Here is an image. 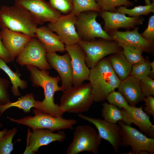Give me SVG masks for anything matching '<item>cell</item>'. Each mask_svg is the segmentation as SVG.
<instances>
[{
  "mask_svg": "<svg viewBox=\"0 0 154 154\" xmlns=\"http://www.w3.org/2000/svg\"><path fill=\"white\" fill-rule=\"evenodd\" d=\"M142 92L145 97L154 96V80L148 76L139 80Z\"/></svg>",
  "mask_w": 154,
  "mask_h": 154,
  "instance_id": "cell-35",
  "label": "cell"
},
{
  "mask_svg": "<svg viewBox=\"0 0 154 154\" xmlns=\"http://www.w3.org/2000/svg\"><path fill=\"white\" fill-rule=\"evenodd\" d=\"M66 138V134L63 130H60L56 133H53L49 129H42L33 130L31 132L29 128L26 148L23 154H35L41 146L47 145L56 141L61 143Z\"/></svg>",
  "mask_w": 154,
  "mask_h": 154,
  "instance_id": "cell-15",
  "label": "cell"
},
{
  "mask_svg": "<svg viewBox=\"0 0 154 154\" xmlns=\"http://www.w3.org/2000/svg\"><path fill=\"white\" fill-rule=\"evenodd\" d=\"M98 15L104 21L103 29L107 33L121 28L129 30L142 25L144 20L143 17H129L124 14L107 11H100Z\"/></svg>",
  "mask_w": 154,
  "mask_h": 154,
  "instance_id": "cell-17",
  "label": "cell"
},
{
  "mask_svg": "<svg viewBox=\"0 0 154 154\" xmlns=\"http://www.w3.org/2000/svg\"><path fill=\"white\" fill-rule=\"evenodd\" d=\"M108 58L114 72L121 80L130 75L132 65L126 60L123 52L112 54Z\"/></svg>",
  "mask_w": 154,
  "mask_h": 154,
  "instance_id": "cell-23",
  "label": "cell"
},
{
  "mask_svg": "<svg viewBox=\"0 0 154 154\" xmlns=\"http://www.w3.org/2000/svg\"><path fill=\"white\" fill-rule=\"evenodd\" d=\"M0 37L11 62L14 60L32 38L7 29H1L0 31Z\"/></svg>",
  "mask_w": 154,
  "mask_h": 154,
  "instance_id": "cell-20",
  "label": "cell"
},
{
  "mask_svg": "<svg viewBox=\"0 0 154 154\" xmlns=\"http://www.w3.org/2000/svg\"><path fill=\"white\" fill-rule=\"evenodd\" d=\"M123 53L126 60L132 65L143 62L145 58L142 55L143 51L139 48L132 46L121 45Z\"/></svg>",
  "mask_w": 154,
  "mask_h": 154,
  "instance_id": "cell-30",
  "label": "cell"
},
{
  "mask_svg": "<svg viewBox=\"0 0 154 154\" xmlns=\"http://www.w3.org/2000/svg\"><path fill=\"white\" fill-rule=\"evenodd\" d=\"M120 110L123 116L122 121L125 124L130 125L133 123L146 136L154 138V125L150 120V116L143 110L142 106L139 108L131 106L129 110L123 108Z\"/></svg>",
  "mask_w": 154,
  "mask_h": 154,
  "instance_id": "cell-19",
  "label": "cell"
},
{
  "mask_svg": "<svg viewBox=\"0 0 154 154\" xmlns=\"http://www.w3.org/2000/svg\"><path fill=\"white\" fill-rule=\"evenodd\" d=\"M7 131V129L5 128L2 131H0V139L5 135Z\"/></svg>",
  "mask_w": 154,
  "mask_h": 154,
  "instance_id": "cell-41",
  "label": "cell"
},
{
  "mask_svg": "<svg viewBox=\"0 0 154 154\" xmlns=\"http://www.w3.org/2000/svg\"><path fill=\"white\" fill-rule=\"evenodd\" d=\"M78 116L80 118L93 124L97 129L102 138L109 142L116 153L121 146V128L116 123H113L100 118L91 117L79 113Z\"/></svg>",
  "mask_w": 154,
  "mask_h": 154,
  "instance_id": "cell-16",
  "label": "cell"
},
{
  "mask_svg": "<svg viewBox=\"0 0 154 154\" xmlns=\"http://www.w3.org/2000/svg\"><path fill=\"white\" fill-rule=\"evenodd\" d=\"M150 62L147 58L143 62L132 65L130 75L139 80L147 77L151 68Z\"/></svg>",
  "mask_w": 154,
  "mask_h": 154,
  "instance_id": "cell-31",
  "label": "cell"
},
{
  "mask_svg": "<svg viewBox=\"0 0 154 154\" xmlns=\"http://www.w3.org/2000/svg\"><path fill=\"white\" fill-rule=\"evenodd\" d=\"M38 25L30 13L16 3L11 6L2 5L0 8V28L35 37Z\"/></svg>",
  "mask_w": 154,
  "mask_h": 154,
  "instance_id": "cell-3",
  "label": "cell"
},
{
  "mask_svg": "<svg viewBox=\"0 0 154 154\" xmlns=\"http://www.w3.org/2000/svg\"><path fill=\"white\" fill-rule=\"evenodd\" d=\"M90 82L72 86L63 91L59 106L64 112L81 113L88 111L94 101Z\"/></svg>",
  "mask_w": 154,
  "mask_h": 154,
  "instance_id": "cell-4",
  "label": "cell"
},
{
  "mask_svg": "<svg viewBox=\"0 0 154 154\" xmlns=\"http://www.w3.org/2000/svg\"><path fill=\"white\" fill-rule=\"evenodd\" d=\"M47 26L37 27L35 34L37 38L44 46L46 52H64L65 46L59 37Z\"/></svg>",
  "mask_w": 154,
  "mask_h": 154,
  "instance_id": "cell-22",
  "label": "cell"
},
{
  "mask_svg": "<svg viewBox=\"0 0 154 154\" xmlns=\"http://www.w3.org/2000/svg\"><path fill=\"white\" fill-rule=\"evenodd\" d=\"M9 84L8 81L0 77V104H4L11 102L8 92Z\"/></svg>",
  "mask_w": 154,
  "mask_h": 154,
  "instance_id": "cell-36",
  "label": "cell"
},
{
  "mask_svg": "<svg viewBox=\"0 0 154 154\" xmlns=\"http://www.w3.org/2000/svg\"><path fill=\"white\" fill-rule=\"evenodd\" d=\"M0 58L8 63L11 62L9 56L3 43L0 37Z\"/></svg>",
  "mask_w": 154,
  "mask_h": 154,
  "instance_id": "cell-39",
  "label": "cell"
},
{
  "mask_svg": "<svg viewBox=\"0 0 154 154\" xmlns=\"http://www.w3.org/2000/svg\"><path fill=\"white\" fill-rule=\"evenodd\" d=\"M88 80L92 85L94 101L96 102L106 100L110 92L118 88L121 81L107 57L90 68Z\"/></svg>",
  "mask_w": 154,
  "mask_h": 154,
  "instance_id": "cell-2",
  "label": "cell"
},
{
  "mask_svg": "<svg viewBox=\"0 0 154 154\" xmlns=\"http://www.w3.org/2000/svg\"><path fill=\"white\" fill-rule=\"evenodd\" d=\"M73 8L70 12L76 16L89 11H101L95 0H72Z\"/></svg>",
  "mask_w": 154,
  "mask_h": 154,
  "instance_id": "cell-29",
  "label": "cell"
},
{
  "mask_svg": "<svg viewBox=\"0 0 154 154\" xmlns=\"http://www.w3.org/2000/svg\"><path fill=\"white\" fill-rule=\"evenodd\" d=\"M118 88V91L131 106H135L145 97L140 87L139 80L130 75L121 80Z\"/></svg>",
  "mask_w": 154,
  "mask_h": 154,
  "instance_id": "cell-21",
  "label": "cell"
},
{
  "mask_svg": "<svg viewBox=\"0 0 154 154\" xmlns=\"http://www.w3.org/2000/svg\"><path fill=\"white\" fill-rule=\"evenodd\" d=\"M102 138L95 129L89 125L77 126L74 132L73 138L67 149L66 154H77L87 151L98 153Z\"/></svg>",
  "mask_w": 154,
  "mask_h": 154,
  "instance_id": "cell-7",
  "label": "cell"
},
{
  "mask_svg": "<svg viewBox=\"0 0 154 154\" xmlns=\"http://www.w3.org/2000/svg\"><path fill=\"white\" fill-rule=\"evenodd\" d=\"M98 12L89 11L82 12L76 16L75 27L80 40L90 41L101 38L109 40L111 37L96 20Z\"/></svg>",
  "mask_w": 154,
  "mask_h": 154,
  "instance_id": "cell-9",
  "label": "cell"
},
{
  "mask_svg": "<svg viewBox=\"0 0 154 154\" xmlns=\"http://www.w3.org/2000/svg\"><path fill=\"white\" fill-rule=\"evenodd\" d=\"M141 36L147 40L154 42V15L149 18L147 28L141 34Z\"/></svg>",
  "mask_w": 154,
  "mask_h": 154,
  "instance_id": "cell-37",
  "label": "cell"
},
{
  "mask_svg": "<svg viewBox=\"0 0 154 154\" xmlns=\"http://www.w3.org/2000/svg\"><path fill=\"white\" fill-rule=\"evenodd\" d=\"M143 101L145 105L143 111L147 115L152 116L154 119V97L152 96L145 97Z\"/></svg>",
  "mask_w": 154,
  "mask_h": 154,
  "instance_id": "cell-38",
  "label": "cell"
},
{
  "mask_svg": "<svg viewBox=\"0 0 154 154\" xmlns=\"http://www.w3.org/2000/svg\"><path fill=\"white\" fill-rule=\"evenodd\" d=\"M150 70L148 77L153 79L154 78V61L150 62Z\"/></svg>",
  "mask_w": 154,
  "mask_h": 154,
  "instance_id": "cell-40",
  "label": "cell"
},
{
  "mask_svg": "<svg viewBox=\"0 0 154 154\" xmlns=\"http://www.w3.org/2000/svg\"><path fill=\"white\" fill-rule=\"evenodd\" d=\"M16 128L7 130L5 135L0 139V154H9L13 149L12 140L17 131Z\"/></svg>",
  "mask_w": 154,
  "mask_h": 154,
  "instance_id": "cell-32",
  "label": "cell"
},
{
  "mask_svg": "<svg viewBox=\"0 0 154 154\" xmlns=\"http://www.w3.org/2000/svg\"><path fill=\"white\" fill-rule=\"evenodd\" d=\"M139 26L135 27L132 31H120L117 30L107 33L114 40L121 45L132 46L138 48L149 54H153L154 42L147 40L138 32Z\"/></svg>",
  "mask_w": 154,
  "mask_h": 154,
  "instance_id": "cell-14",
  "label": "cell"
},
{
  "mask_svg": "<svg viewBox=\"0 0 154 154\" xmlns=\"http://www.w3.org/2000/svg\"><path fill=\"white\" fill-rule=\"evenodd\" d=\"M117 124L121 128V146L125 147L131 146V151L129 154H153L154 139L149 138L130 125L122 121Z\"/></svg>",
  "mask_w": 154,
  "mask_h": 154,
  "instance_id": "cell-8",
  "label": "cell"
},
{
  "mask_svg": "<svg viewBox=\"0 0 154 154\" xmlns=\"http://www.w3.org/2000/svg\"><path fill=\"white\" fill-rule=\"evenodd\" d=\"M76 16L72 13L61 15L54 23H49L47 27L52 32H56L66 46L77 43L80 40L76 30Z\"/></svg>",
  "mask_w": 154,
  "mask_h": 154,
  "instance_id": "cell-12",
  "label": "cell"
},
{
  "mask_svg": "<svg viewBox=\"0 0 154 154\" xmlns=\"http://www.w3.org/2000/svg\"><path fill=\"white\" fill-rule=\"evenodd\" d=\"M77 43L85 52V62L90 68L105 56L123 51L122 48L116 41L101 38L90 41L80 40Z\"/></svg>",
  "mask_w": 154,
  "mask_h": 154,
  "instance_id": "cell-6",
  "label": "cell"
},
{
  "mask_svg": "<svg viewBox=\"0 0 154 154\" xmlns=\"http://www.w3.org/2000/svg\"><path fill=\"white\" fill-rule=\"evenodd\" d=\"M35 101L33 94L32 93L28 94L22 96L15 102H10L4 104H0V112L2 114L8 108L15 107L22 109L25 113L30 112L31 108L34 107Z\"/></svg>",
  "mask_w": 154,
  "mask_h": 154,
  "instance_id": "cell-25",
  "label": "cell"
},
{
  "mask_svg": "<svg viewBox=\"0 0 154 154\" xmlns=\"http://www.w3.org/2000/svg\"><path fill=\"white\" fill-rule=\"evenodd\" d=\"M47 61L52 68L58 73L64 90L72 86V69L70 57L68 52L63 55L56 52H46Z\"/></svg>",
  "mask_w": 154,
  "mask_h": 154,
  "instance_id": "cell-18",
  "label": "cell"
},
{
  "mask_svg": "<svg viewBox=\"0 0 154 154\" xmlns=\"http://www.w3.org/2000/svg\"><path fill=\"white\" fill-rule=\"evenodd\" d=\"M101 11L117 12L116 7L122 6L126 7L133 5L129 0H95Z\"/></svg>",
  "mask_w": 154,
  "mask_h": 154,
  "instance_id": "cell-28",
  "label": "cell"
},
{
  "mask_svg": "<svg viewBox=\"0 0 154 154\" xmlns=\"http://www.w3.org/2000/svg\"><path fill=\"white\" fill-rule=\"evenodd\" d=\"M33 112L35 115L28 116L19 119L7 117L10 121L31 128L33 130L47 129L53 131L66 129H73V125L77 121L73 119H66L62 117H55L35 109Z\"/></svg>",
  "mask_w": 154,
  "mask_h": 154,
  "instance_id": "cell-5",
  "label": "cell"
},
{
  "mask_svg": "<svg viewBox=\"0 0 154 154\" xmlns=\"http://www.w3.org/2000/svg\"><path fill=\"white\" fill-rule=\"evenodd\" d=\"M101 115L104 119L113 123L122 121L123 116L120 109L116 106L107 102L102 104Z\"/></svg>",
  "mask_w": 154,
  "mask_h": 154,
  "instance_id": "cell-26",
  "label": "cell"
},
{
  "mask_svg": "<svg viewBox=\"0 0 154 154\" xmlns=\"http://www.w3.org/2000/svg\"><path fill=\"white\" fill-rule=\"evenodd\" d=\"M15 3L28 10L38 25L46 22L54 23L61 15L60 11L44 0H15Z\"/></svg>",
  "mask_w": 154,
  "mask_h": 154,
  "instance_id": "cell-11",
  "label": "cell"
},
{
  "mask_svg": "<svg viewBox=\"0 0 154 154\" xmlns=\"http://www.w3.org/2000/svg\"><path fill=\"white\" fill-rule=\"evenodd\" d=\"M117 12L124 14H127L129 16L137 17L142 15H147L151 13H154V1L149 5L139 6L132 9L120 6L116 7Z\"/></svg>",
  "mask_w": 154,
  "mask_h": 154,
  "instance_id": "cell-27",
  "label": "cell"
},
{
  "mask_svg": "<svg viewBox=\"0 0 154 154\" xmlns=\"http://www.w3.org/2000/svg\"><path fill=\"white\" fill-rule=\"evenodd\" d=\"M108 102L121 110L124 109L127 110H130L131 106H130L123 95L118 91L114 90L108 95L106 99Z\"/></svg>",
  "mask_w": 154,
  "mask_h": 154,
  "instance_id": "cell-33",
  "label": "cell"
},
{
  "mask_svg": "<svg viewBox=\"0 0 154 154\" xmlns=\"http://www.w3.org/2000/svg\"><path fill=\"white\" fill-rule=\"evenodd\" d=\"M151 0L152 1V2L154 1V0ZM145 1L146 5H149L151 3L150 0H145Z\"/></svg>",
  "mask_w": 154,
  "mask_h": 154,
  "instance_id": "cell-42",
  "label": "cell"
},
{
  "mask_svg": "<svg viewBox=\"0 0 154 154\" xmlns=\"http://www.w3.org/2000/svg\"><path fill=\"white\" fill-rule=\"evenodd\" d=\"M1 113H0V116H1ZM2 126V125L0 123V127H1Z\"/></svg>",
  "mask_w": 154,
  "mask_h": 154,
  "instance_id": "cell-43",
  "label": "cell"
},
{
  "mask_svg": "<svg viewBox=\"0 0 154 154\" xmlns=\"http://www.w3.org/2000/svg\"><path fill=\"white\" fill-rule=\"evenodd\" d=\"M30 72V79L33 87H42L44 90V98L42 101H35L34 108L40 111L55 117H62L64 113L59 105L54 102L55 93L64 90L58 85L60 80L59 76L52 77L50 72L46 70H39L37 67L26 65Z\"/></svg>",
  "mask_w": 154,
  "mask_h": 154,
  "instance_id": "cell-1",
  "label": "cell"
},
{
  "mask_svg": "<svg viewBox=\"0 0 154 154\" xmlns=\"http://www.w3.org/2000/svg\"><path fill=\"white\" fill-rule=\"evenodd\" d=\"M0 69L4 71L9 76L12 86L11 90L14 95L18 96L21 94L18 89L19 87L21 89H24L27 88V81L21 80L17 72H13L7 65L6 63L0 58Z\"/></svg>",
  "mask_w": 154,
  "mask_h": 154,
  "instance_id": "cell-24",
  "label": "cell"
},
{
  "mask_svg": "<svg viewBox=\"0 0 154 154\" xmlns=\"http://www.w3.org/2000/svg\"><path fill=\"white\" fill-rule=\"evenodd\" d=\"M65 51L69 54L72 69V84L74 86H79L88 80L90 69L85 62L86 55L78 43L65 46Z\"/></svg>",
  "mask_w": 154,
  "mask_h": 154,
  "instance_id": "cell-13",
  "label": "cell"
},
{
  "mask_svg": "<svg viewBox=\"0 0 154 154\" xmlns=\"http://www.w3.org/2000/svg\"><path fill=\"white\" fill-rule=\"evenodd\" d=\"M49 2L54 8L64 15L70 13L72 9V0H49Z\"/></svg>",
  "mask_w": 154,
  "mask_h": 154,
  "instance_id": "cell-34",
  "label": "cell"
},
{
  "mask_svg": "<svg viewBox=\"0 0 154 154\" xmlns=\"http://www.w3.org/2000/svg\"><path fill=\"white\" fill-rule=\"evenodd\" d=\"M46 52L41 42L36 37H32L16 57V62L21 66L30 65L40 70H47L52 67L46 58Z\"/></svg>",
  "mask_w": 154,
  "mask_h": 154,
  "instance_id": "cell-10",
  "label": "cell"
}]
</instances>
